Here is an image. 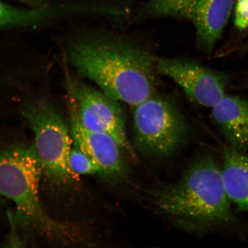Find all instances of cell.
<instances>
[{"mask_svg": "<svg viewBox=\"0 0 248 248\" xmlns=\"http://www.w3.org/2000/svg\"><path fill=\"white\" fill-rule=\"evenodd\" d=\"M70 59L79 75L100 91L132 107L156 94V57L121 37H86L70 46Z\"/></svg>", "mask_w": 248, "mask_h": 248, "instance_id": "obj_1", "label": "cell"}, {"mask_svg": "<svg viewBox=\"0 0 248 248\" xmlns=\"http://www.w3.org/2000/svg\"><path fill=\"white\" fill-rule=\"evenodd\" d=\"M153 194L161 210L194 233L217 230L235 221L221 169L210 155L198 158L178 182L157 189Z\"/></svg>", "mask_w": 248, "mask_h": 248, "instance_id": "obj_2", "label": "cell"}, {"mask_svg": "<svg viewBox=\"0 0 248 248\" xmlns=\"http://www.w3.org/2000/svg\"><path fill=\"white\" fill-rule=\"evenodd\" d=\"M43 171L33 145H17L0 151V194L15 203L18 217L27 222L52 228L39 199Z\"/></svg>", "mask_w": 248, "mask_h": 248, "instance_id": "obj_3", "label": "cell"}, {"mask_svg": "<svg viewBox=\"0 0 248 248\" xmlns=\"http://www.w3.org/2000/svg\"><path fill=\"white\" fill-rule=\"evenodd\" d=\"M23 116L35 136L33 147L43 171L60 184L75 181L78 175L69 164L72 138L57 110L48 102L38 100L28 104Z\"/></svg>", "mask_w": 248, "mask_h": 248, "instance_id": "obj_4", "label": "cell"}, {"mask_svg": "<svg viewBox=\"0 0 248 248\" xmlns=\"http://www.w3.org/2000/svg\"><path fill=\"white\" fill-rule=\"evenodd\" d=\"M133 108L135 141L141 151L164 157L181 147L187 127L172 102L155 94Z\"/></svg>", "mask_w": 248, "mask_h": 248, "instance_id": "obj_5", "label": "cell"}, {"mask_svg": "<svg viewBox=\"0 0 248 248\" xmlns=\"http://www.w3.org/2000/svg\"><path fill=\"white\" fill-rule=\"evenodd\" d=\"M75 98L80 123L91 131L113 137L123 153L136 159L126 135L125 114L120 102L82 83L70 86Z\"/></svg>", "mask_w": 248, "mask_h": 248, "instance_id": "obj_6", "label": "cell"}, {"mask_svg": "<svg viewBox=\"0 0 248 248\" xmlns=\"http://www.w3.org/2000/svg\"><path fill=\"white\" fill-rule=\"evenodd\" d=\"M157 73L170 78L189 99L201 106L213 108L225 97L228 78L220 71L197 62L156 57Z\"/></svg>", "mask_w": 248, "mask_h": 248, "instance_id": "obj_7", "label": "cell"}, {"mask_svg": "<svg viewBox=\"0 0 248 248\" xmlns=\"http://www.w3.org/2000/svg\"><path fill=\"white\" fill-rule=\"evenodd\" d=\"M71 134L74 144L91 158L98 167L99 174L110 182L125 178L126 169L122 148L111 136L91 131L80 123L75 98L70 91Z\"/></svg>", "mask_w": 248, "mask_h": 248, "instance_id": "obj_8", "label": "cell"}, {"mask_svg": "<svg viewBox=\"0 0 248 248\" xmlns=\"http://www.w3.org/2000/svg\"><path fill=\"white\" fill-rule=\"evenodd\" d=\"M214 119L229 146L246 153L248 150V100L226 96L212 108Z\"/></svg>", "mask_w": 248, "mask_h": 248, "instance_id": "obj_9", "label": "cell"}, {"mask_svg": "<svg viewBox=\"0 0 248 248\" xmlns=\"http://www.w3.org/2000/svg\"><path fill=\"white\" fill-rule=\"evenodd\" d=\"M236 0H199L191 21L196 29L198 42L211 51L221 38Z\"/></svg>", "mask_w": 248, "mask_h": 248, "instance_id": "obj_10", "label": "cell"}, {"mask_svg": "<svg viewBox=\"0 0 248 248\" xmlns=\"http://www.w3.org/2000/svg\"><path fill=\"white\" fill-rule=\"evenodd\" d=\"M222 153L221 172L226 194L238 210L248 212V155L229 145Z\"/></svg>", "mask_w": 248, "mask_h": 248, "instance_id": "obj_11", "label": "cell"}, {"mask_svg": "<svg viewBox=\"0 0 248 248\" xmlns=\"http://www.w3.org/2000/svg\"><path fill=\"white\" fill-rule=\"evenodd\" d=\"M199 0H149L142 8L147 17L169 16L191 20Z\"/></svg>", "mask_w": 248, "mask_h": 248, "instance_id": "obj_12", "label": "cell"}, {"mask_svg": "<svg viewBox=\"0 0 248 248\" xmlns=\"http://www.w3.org/2000/svg\"><path fill=\"white\" fill-rule=\"evenodd\" d=\"M53 14L51 9L45 8L26 10L12 7L0 1V29L32 26L50 18Z\"/></svg>", "mask_w": 248, "mask_h": 248, "instance_id": "obj_13", "label": "cell"}, {"mask_svg": "<svg viewBox=\"0 0 248 248\" xmlns=\"http://www.w3.org/2000/svg\"><path fill=\"white\" fill-rule=\"evenodd\" d=\"M69 164L78 175H94L99 172L98 167L91 158L75 144L71 149Z\"/></svg>", "mask_w": 248, "mask_h": 248, "instance_id": "obj_14", "label": "cell"}, {"mask_svg": "<svg viewBox=\"0 0 248 248\" xmlns=\"http://www.w3.org/2000/svg\"><path fill=\"white\" fill-rule=\"evenodd\" d=\"M234 24L238 30H248V0L235 1Z\"/></svg>", "mask_w": 248, "mask_h": 248, "instance_id": "obj_15", "label": "cell"}, {"mask_svg": "<svg viewBox=\"0 0 248 248\" xmlns=\"http://www.w3.org/2000/svg\"></svg>", "mask_w": 248, "mask_h": 248, "instance_id": "obj_16", "label": "cell"}]
</instances>
